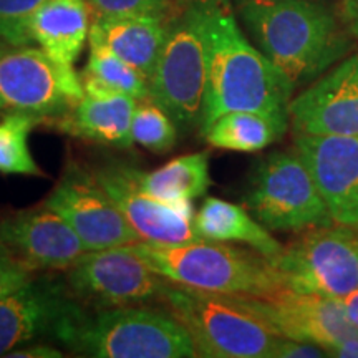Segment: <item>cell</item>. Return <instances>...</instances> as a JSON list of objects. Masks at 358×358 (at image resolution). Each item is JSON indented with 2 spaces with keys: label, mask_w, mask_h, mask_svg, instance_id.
Segmentation results:
<instances>
[{
  "label": "cell",
  "mask_w": 358,
  "mask_h": 358,
  "mask_svg": "<svg viewBox=\"0 0 358 358\" xmlns=\"http://www.w3.org/2000/svg\"><path fill=\"white\" fill-rule=\"evenodd\" d=\"M295 87L250 42L231 0H209L208 78L199 131L231 111L289 116Z\"/></svg>",
  "instance_id": "cell-1"
},
{
  "label": "cell",
  "mask_w": 358,
  "mask_h": 358,
  "mask_svg": "<svg viewBox=\"0 0 358 358\" xmlns=\"http://www.w3.org/2000/svg\"><path fill=\"white\" fill-rule=\"evenodd\" d=\"M252 43L295 88L315 82L350 50L340 17L320 0H237Z\"/></svg>",
  "instance_id": "cell-2"
},
{
  "label": "cell",
  "mask_w": 358,
  "mask_h": 358,
  "mask_svg": "<svg viewBox=\"0 0 358 358\" xmlns=\"http://www.w3.org/2000/svg\"><path fill=\"white\" fill-rule=\"evenodd\" d=\"M55 340L75 355L93 358L198 357L187 330L171 312L148 306L82 307L58 330Z\"/></svg>",
  "instance_id": "cell-3"
},
{
  "label": "cell",
  "mask_w": 358,
  "mask_h": 358,
  "mask_svg": "<svg viewBox=\"0 0 358 358\" xmlns=\"http://www.w3.org/2000/svg\"><path fill=\"white\" fill-rule=\"evenodd\" d=\"M123 248L136 254L156 274L181 287L239 297H268L287 289L274 262L254 249L206 239L171 245L141 241Z\"/></svg>",
  "instance_id": "cell-4"
},
{
  "label": "cell",
  "mask_w": 358,
  "mask_h": 358,
  "mask_svg": "<svg viewBox=\"0 0 358 358\" xmlns=\"http://www.w3.org/2000/svg\"><path fill=\"white\" fill-rule=\"evenodd\" d=\"M161 302L187 330L198 357L271 358L282 337L248 297L169 284Z\"/></svg>",
  "instance_id": "cell-5"
},
{
  "label": "cell",
  "mask_w": 358,
  "mask_h": 358,
  "mask_svg": "<svg viewBox=\"0 0 358 358\" xmlns=\"http://www.w3.org/2000/svg\"><path fill=\"white\" fill-rule=\"evenodd\" d=\"M209 0H173L151 96L171 115L182 133L199 128L208 78Z\"/></svg>",
  "instance_id": "cell-6"
},
{
  "label": "cell",
  "mask_w": 358,
  "mask_h": 358,
  "mask_svg": "<svg viewBox=\"0 0 358 358\" xmlns=\"http://www.w3.org/2000/svg\"><path fill=\"white\" fill-rule=\"evenodd\" d=\"M244 203L268 231L303 232L334 224L310 171L295 148L275 151L257 161Z\"/></svg>",
  "instance_id": "cell-7"
},
{
  "label": "cell",
  "mask_w": 358,
  "mask_h": 358,
  "mask_svg": "<svg viewBox=\"0 0 358 358\" xmlns=\"http://www.w3.org/2000/svg\"><path fill=\"white\" fill-rule=\"evenodd\" d=\"M83 96L73 66L58 64L40 47H8L0 55V118L29 115L53 124Z\"/></svg>",
  "instance_id": "cell-8"
},
{
  "label": "cell",
  "mask_w": 358,
  "mask_h": 358,
  "mask_svg": "<svg viewBox=\"0 0 358 358\" xmlns=\"http://www.w3.org/2000/svg\"><path fill=\"white\" fill-rule=\"evenodd\" d=\"M274 266L290 290L343 299L358 289V229L332 224L303 231Z\"/></svg>",
  "instance_id": "cell-9"
},
{
  "label": "cell",
  "mask_w": 358,
  "mask_h": 358,
  "mask_svg": "<svg viewBox=\"0 0 358 358\" xmlns=\"http://www.w3.org/2000/svg\"><path fill=\"white\" fill-rule=\"evenodd\" d=\"M65 280L73 297L93 310L161 302L171 284L124 248L88 250L66 268Z\"/></svg>",
  "instance_id": "cell-10"
},
{
  "label": "cell",
  "mask_w": 358,
  "mask_h": 358,
  "mask_svg": "<svg viewBox=\"0 0 358 358\" xmlns=\"http://www.w3.org/2000/svg\"><path fill=\"white\" fill-rule=\"evenodd\" d=\"M43 204L70 224L88 250L141 243V237L116 208L93 169L77 161L66 164Z\"/></svg>",
  "instance_id": "cell-11"
},
{
  "label": "cell",
  "mask_w": 358,
  "mask_h": 358,
  "mask_svg": "<svg viewBox=\"0 0 358 358\" xmlns=\"http://www.w3.org/2000/svg\"><path fill=\"white\" fill-rule=\"evenodd\" d=\"M92 169L143 243L171 245L203 241L194 226L192 201L168 203L146 194L133 181L127 163L110 161Z\"/></svg>",
  "instance_id": "cell-12"
},
{
  "label": "cell",
  "mask_w": 358,
  "mask_h": 358,
  "mask_svg": "<svg viewBox=\"0 0 358 358\" xmlns=\"http://www.w3.org/2000/svg\"><path fill=\"white\" fill-rule=\"evenodd\" d=\"M82 307L65 277H34L25 287L0 299V357L34 340L55 338L62 325Z\"/></svg>",
  "instance_id": "cell-13"
},
{
  "label": "cell",
  "mask_w": 358,
  "mask_h": 358,
  "mask_svg": "<svg viewBox=\"0 0 358 358\" xmlns=\"http://www.w3.org/2000/svg\"><path fill=\"white\" fill-rule=\"evenodd\" d=\"M334 224L358 229V136L294 133Z\"/></svg>",
  "instance_id": "cell-14"
},
{
  "label": "cell",
  "mask_w": 358,
  "mask_h": 358,
  "mask_svg": "<svg viewBox=\"0 0 358 358\" xmlns=\"http://www.w3.org/2000/svg\"><path fill=\"white\" fill-rule=\"evenodd\" d=\"M294 133L358 136V52L290 100Z\"/></svg>",
  "instance_id": "cell-15"
},
{
  "label": "cell",
  "mask_w": 358,
  "mask_h": 358,
  "mask_svg": "<svg viewBox=\"0 0 358 358\" xmlns=\"http://www.w3.org/2000/svg\"><path fill=\"white\" fill-rule=\"evenodd\" d=\"M0 239L34 272L66 271L88 252L70 224L45 204L3 217Z\"/></svg>",
  "instance_id": "cell-16"
},
{
  "label": "cell",
  "mask_w": 358,
  "mask_h": 358,
  "mask_svg": "<svg viewBox=\"0 0 358 358\" xmlns=\"http://www.w3.org/2000/svg\"><path fill=\"white\" fill-rule=\"evenodd\" d=\"M282 337L320 345L324 350L358 337L340 299L284 289L268 297H248Z\"/></svg>",
  "instance_id": "cell-17"
},
{
  "label": "cell",
  "mask_w": 358,
  "mask_h": 358,
  "mask_svg": "<svg viewBox=\"0 0 358 358\" xmlns=\"http://www.w3.org/2000/svg\"><path fill=\"white\" fill-rule=\"evenodd\" d=\"M166 13L96 15L88 42L103 45L151 80L164 42Z\"/></svg>",
  "instance_id": "cell-18"
},
{
  "label": "cell",
  "mask_w": 358,
  "mask_h": 358,
  "mask_svg": "<svg viewBox=\"0 0 358 358\" xmlns=\"http://www.w3.org/2000/svg\"><path fill=\"white\" fill-rule=\"evenodd\" d=\"M134 108L136 98L122 93L106 96H92L85 93L82 100L53 124L62 133L78 140L127 150L133 146Z\"/></svg>",
  "instance_id": "cell-19"
},
{
  "label": "cell",
  "mask_w": 358,
  "mask_h": 358,
  "mask_svg": "<svg viewBox=\"0 0 358 358\" xmlns=\"http://www.w3.org/2000/svg\"><path fill=\"white\" fill-rule=\"evenodd\" d=\"M90 27L87 0H47L34 15L30 34L34 43L48 57L73 66L87 42Z\"/></svg>",
  "instance_id": "cell-20"
},
{
  "label": "cell",
  "mask_w": 358,
  "mask_h": 358,
  "mask_svg": "<svg viewBox=\"0 0 358 358\" xmlns=\"http://www.w3.org/2000/svg\"><path fill=\"white\" fill-rule=\"evenodd\" d=\"M194 226L198 234L206 241L245 244L272 262L284 250V245L248 211V208L229 201L204 199L196 213Z\"/></svg>",
  "instance_id": "cell-21"
},
{
  "label": "cell",
  "mask_w": 358,
  "mask_h": 358,
  "mask_svg": "<svg viewBox=\"0 0 358 358\" xmlns=\"http://www.w3.org/2000/svg\"><path fill=\"white\" fill-rule=\"evenodd\" d=\"M128 171L141 191L168 203L194 201L211 186L208 151L179 156L155 171H141L128 164Z\"/></svg>",
  "instance_id": "cell-22"
},
{
  "label": "cell",
  "mask_w": 358,
  "mask_h": 358,
  "mask_svg": "<svg viewBox=\"0 0 358 358\" xmlns=\"http://www.w3.org/2000/svg\"><path fill=\"white\" fill-rule=\"evenodd\" d=\"M289 116L262 111H231L214 122L201 136L213 148L256 153L274 145L289 128Z\"/></svg>",
  "instance_id": "cell-23"
},
{
  "label": "cell",
  "mask_w": 358,
  "mask_h": 358,
  "mask_svg": "<svg viewBox=\"0 0 358 358\" xmlns=\"http://www.w3.org/2000/svg\"><path fill=\"white\" fill-rule=\"evenodd\" d=\"M85 93L92 96L128 95L141 100L151 96L150 80L100 43L90 42L88 64L82 73Z\"/></svg>",
  "instance_id": "cell-24"
},
{
  "label": "cell",
  "mask_w": 358,
  "mask_h": 358,
  "mask_svg": "<svg viewBox=\"0 0 358 358\" xmlns=\"http://www.w3.org/2000/svg\"><path fill=\"white\" fill-rule=\"evenodd\" d=\"M42 122L29 115L0 118V174L45 176L29 148L30 131Z\"/></svg>",
  "instance_id": "cell-25"
},
{
  "label": "cell",
  "mask_w": 358,
  "mask_h": 358,
  "mask_svg": "<svg viewBox=\"0 0 358 358\" xmlns=\"http://www.w3.org/2000/svg\"><path fill=\"white\" fill-rule=\"evenodd\" d=\"M178 124L153 96L136 100L133 113V143L155 155H166L178 143Z\"/></svg>",
  "instance_id": "cell-26"
},
{
  "label": "cell",
  "mask_w": 358,
  "mask_h": 358,
  "mask_svg": "<svg viewBox=\"0 0 358 358\" xmlns=\"http://www.w3.org/2000/svg\"><path fill=\"white\" fill-rule=\"evenodd\" d=\"M47 0H0V38L10 47L32 45L34 15Z\"/></svg>",
  "instance_id": "cell-27"
},
{
  "label": "cell",
  "mask_w": 358,
  "mask_h": 358,
  "mask_svg": "<svg viewBox=\"0 0 358 358\" xmlns=\"http://www.w3.org/2000/svg\"><path fill=\"white\" fill-rule=\"evenodd\" d=\"M98 15L166 13L173 0H87Z\"/></svg>",
  "instance_id": "cell-28"
},
{
  "label": "cell",
  "mask_w": 358,
  "mask_h": 358,
  "mask_svg": "<svg viewBox=\"0 0 358 358\" xmlns=\"http://www.w3.org/2000/svg\"><path fill=\"white\" fill-rule=\"evenodd\" d=\"M35 272L10 250L0 254V299L7 297L34 279Z\"/></svg>",
  "instance_id": "cell-29"
},
{
  "label": "cell",
  "mask_w": 358,
  "mask_h": 358,
  "mask_svg": "<svg viewBox=\"0 0 358 358\" xmlns=\"http://www.w3.org/2000/svg\"><path fill=\"white\" fill-rule=\"evenodd\" d=\"M327 353L320 345L302 340H294L287 337H280L275 343L271 358H322Z\"/></svg>",
  "instance_id": "cell-30"
},
{
  "label": "cell",
  "mask_w": 358,
  "mask_h": 358,
  "mask_svg": "<svg viewBox=\"0 0 358 358\" xmlns=\"http://www.w3.org/2000/svg\"><path fill=\"white\" fill-rule=\"evenodd\" d=\"M6 357L10 358H62L65 353L60 348L48 345V343H27L24 347L15 348Z\"/></svg>",
  "instance_id": "cell-31"
},
{
  "label": "cell",
  "mask_w": 358,
  "mask_h": 358,
  "mask_svg": "<svg viewBox=\"0 0 358 358\" xmlns=\"http://www.w3.org/2000/svg\"><path fill=\"white\" fill-rule=\"evenodd\" d=\"M340 20L350 37L358 40V0H342Z\"/></svg>",
  "instance_id": "cell-32"
},
{
  "label": "cell",
  "mask_w": 358,
  "mask_h": 358,
  "mask_svg": "<svg viewBox=\"0 0 358 358\" xmlns=\"http://www.w3.org/2000/svg\"><path fill=\"white\" fill-rule=\"evenodd\" d=\"M327 357L338 358H358V337H352L337 343V345L327 348Z\"/></svg>",
  "instance_id": "cell-33"
},
{
  "label": "cell",
  "mask_w": 358,
  "mask_h": 358,
  "mask_svg": "<svg viewBox=\"0 0 358 358\" xmlns=\"http://www.w3.org/2000/svg\"><path fill=\"white\" fill-rule=\"evenodd\" d=\"M340 302H342L347 319L358 330V289L345 295L343 299H340Z\"/></svg>",
  "instance_id": "cell-34"
},
{
  "label": "cell",
  "mask_w": 358,
  "mask_h": 358,
  "mask_svg": "<svg viewBox=\"0 0 358 358\" xmlns=\"http://www.w3.org/2000/svg\"><path fill=\"white\" fill-rule=\"evenodd\" d=\"M8 47H10V45H8L7 42H3V40H2V38H0V55H2V53H3V52H6Z\"/></svg>",
  "instance_id": "cell-35"
},
{
  "label": "cell",
  "mask_w": 358,
  "mask_h": 358,
  "mask_svg": "<svg viewBox=\"0 0 358 358\" xmlns=\"http://www.w3.org/2000/svg\"><path fill=\"white\" fill-rule=\"evenodd\" d=\"M7 245L6 244H3V241L2 239H0V254H3V252H7Z\"/></svg>",
  "instance_id": "cell-36"
}]
</instances>
